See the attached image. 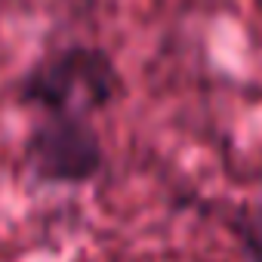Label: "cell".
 <instances>
[{
    "mask_svg": "<svg viewBox=\"0 0 262 262\" xmlns=\"http://www.w3.org/2000/svg\"><path fill=\"white\" fill-rule=\"evenodd\" d=\"M120 71L102 47L71 43L34 62L19 86V99L50 117H77L108 108L120 96Z\"/></svg>",
    "mask_w": 262,
    "mask_h": 262,
    "instance_id": "1",
    "label": "cell"
},
{
    "mask_svg": "<svg viewBox=\"0 0 262 262\" xmlns=\"http://www.w3.org/2000/svg\"><path fill=\"white\" fill-rule=\"evenodd\" d=\"M102 164V139L77 117H47L25 139V167L47 185H86L99 176Z\"/></svg>",
    "mask_w": 262,
    "mask_h": 262,
    "instance_id": "2",
    "label": "cell"
},
{
    "mask_svg": "<svg viewBox=\"0 0 262 262\" xmlns=\"http://www.w3.org/2000/svg\"><path fill=\"white\" fill-rule=\"evenodd\" d=\"M225 228L241 244L247 262H262V207H231L225 210Z\"/></svg>",
    "mask_w": 262,
    "mask_h": 262,
    "instance_id": "3",
    "label": "cell"
}]
</instances>
